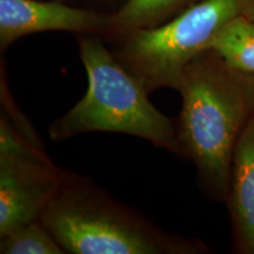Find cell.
<instances>
[{"mask_svg": "<svg viewBox=\"0 0 254 254\" xmlns=\"http://www.w3.org/2000/svg\"><path fill=\"white\" fill-rule=\"evenodd\" d=\"M0 253L64 254L66 252L39 219L0 237Z\"/></svg>", "mask_w": 254, "mask_h": 254, "instance_id": "cell-10", "label": "cell"}, {"mask_svg": "<svg viewBox=\"0 0 254 254\" xmlns=\"http://www.w3.org/2000/svg\"><path fill=\"white\" fill-rule=\"evenodd\" d=\"M190 0H127L116 15L119 33L163 24L165 19L184 11Z\"/></svg>", "mask_w": 254, "mask_h": 254, "instance_id": "cell-9", "label": "cell"}, {"mask_svg": "<svg viewBox=\"0 0 254 254\" xmlns=\"http://www.w3.org/2000/svg\"><path fill=\"white\" fill-rule=\"evenodd\" d=\"M230 67L254 75V18L237 15L218 32L209 49Z\"/></svg>", "mask_w": 254, "mask_h": 254, "instance_id": "cell-8", "label": "cell"}, {"mask_svg": "<svg viewBox=\"0 0 254 254\" xmlns=\"http://www.w3.org/2000/svg\"><path fill=\"white\" fill-rule=\"evenodd\" d=\"M67 174L53 163L0 154V237L39 220Z\"/></svg>", "mask_w": 254, "mask_h": 254, "instance_id": "cell-5", "label": "cell"}, {"mask_svg": "<svg viewBox=\"0 0 254 254\" xmlns=\"http://www.w3.org/2000/svg\"><path fill=\"white\" fill-rule=\"evenodd\" d=\"M79 56L87 74V91L50 126L53 140L88 132L123 133L182 157L177 123L155 109L144 84L124 67L103 41L82 34Z\"/></svg>", "mask_w": 254, "mask_h": 254, "instance_id": "cell-3", "label": "cell"}, {"mask_svg": "<svg viewBox=\"0 0 254 254\" xmlns=\"http://www.w3.org/2000/svg\"><path fill=\"white\" fill-rule=\"evenodd\" d=\"M227 196L238 246L241 252L254 253V116L234 150Z\"/></svg>", "mask_w": 254, "mask_h": 254, "instance_id": "cell-7", "label": "cell"}, {"mask_svg": "<svg viewBox=\"0 0 254 254\" xmlns=\"http://www.w3.org/2000/svg\"><path fill=\"white\" fill-rule=\"evenodd\" d=\"M0 154L24 158L39 163H52L44 151L43 145L34 144L19 133L4 114H1L0 118Z\"/></svg>", "mask_w": 254, "mask_h": 254, "instance_id": "cell-11", "label": "cell"}, {"mask_svg": "<svg viewBox=\"0 0 254 254\" xmlns=\"http://www.w3.org/2000/svg\"><path fill=\"white\" fill-rule=\"evenodd\" d=\"M40 221L71 254H195L205 250L198 240L161 230L88 178L71 172Z\"/></svg>", "mask_w": 254, "mask_h": 254, "instance_id": "cell-2", "label": "cell"}, {"mask_svg": "<svg viewBox=\"0 0 254 254\" xmlns=\"http://www.w3.org/2000/svg\"><path fill=\"white\" fill-rule=\"evenodd\" d=\"M49 31L81 34L119 33L116 15H106L62 4L39 0H0L1 51L32 33Z\"/></svg>", "mask_w": 254, "mask_h": 254, "instance_id": "cell-6", "label": "cell"}, {"mask_svg": "<svg viewBox=\"0 0 254 254\" xmlns=\"http://www.w3.org/2000/svg\"><path fill=\"white\" fill-rule=\"evenodd\" d=\"M177 91L182 157L195 165L214 194L227 196L234 150L254 116V77L226 65L207 50L184 69Z\"/></svg>", "mask_w": 254, "mask_h": 254, "instance_id": "cell-1", "label": "cell"}, {"mask_svg": "<svg viewBox=\"0 0 254 254\" xmlns=\"http://www.w3.org/2000/svg\"><path fill=\"white\" fill-rule=\"evenodd\" d=\"M250 0H202L158 26L123 33V46L113 53L148 93L167 87L177 91L184 69L207 51L231 19L245 13Z\"/></svg>", "mask_w": 254, "mask_h": 254, "instance_id": "cell-4", "label": "cell"}]
</instances>
